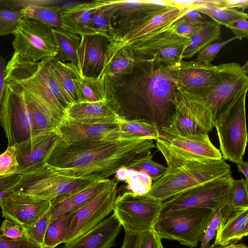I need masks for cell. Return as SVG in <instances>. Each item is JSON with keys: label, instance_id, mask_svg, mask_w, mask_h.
Listing matches in <instances>:
<instances>
[{"label": "cell", "instance_id": "obj_1", "mask_svg": "<svg viewBox=\"0 0 248 248\" xmlns=\"http://www.w3.org/2000/svg\"><path fill=\"white\" fill-rule=\"evenodd\" d=\"M176 66L140 60L122 76L105 77V99L118 119L151 124L160 132L175 111Z\"/></svg>", "mask_w": 248, "mask_h": 248}, {"label": "cell", "instance_id": "obj_2", "mask_svg": "<svg viewBox=\"0 0 248 248\" xmlns=\"http://www.w3.org/2000/svg\"><path fill=\"white\" fill-rule=\"evenodd\" d=\"M149 139L66 141L61 139L46 164L58 173L75 178L107 179L136 157L155 148Z\"/></svg>", "mask_w": 248, "mask_h": 248}, {"label": "cell", "instance_id": "obj_3", "mask_svg": "<svg viewBox=\"0 0 248 248\" xmlns=\"http://www.w3.org/2000/svg\"><path fill=\"white\" fill-rule=\"evenodd\" d=\"M49 59L36 62H27L14 53L5 65L4 81L20 85L61 121L65 108L72 103L53 77Z\"/></svg>", "mask_w": 248, "mask_h": 248}, {"label": "cell", "instance_id": "obj_4", "mask_svg": "<svg viewBox=\"0 0 248 248\" xmlns=\"http://www.w3.org/2000/svg\"><path fill=\"white\" fill-rule=\"evenodd\" d=\"M231 173L230 166L223 158L191 161L168 170L153 183L147 194L163 202L191 188Z\"/></svg>", "mask_w": 248, "mask_h": 248}, {"label": "cell", "instance_id": "obj_5", "mask_svg": "<svg viewBox=\"0 0 248 248\" xmlns=\"http://www.w3.org/2000/svg\"><path fill=\"white\" fill-rule=\"evenodd\" d=\"M16 187L27 194L56 203L99 181L62 175L46 164L42 168L21 174Z\"/></svg>", "mask_w": 248, "mask_h": 248}, {"label": "cell", "instance_id": "obj_6", "mask_svg": "<svg viewBox=\"0 0 248 248\" xmlns=\"http://www.w3.org/2000/svg\"><path fill=\"white\" fill-rule=\"evenodd\" d=\"M215 211L206 208L179 209L159 217L155 229L161 239L175 240L195 248L201 242Z\"/></svg>", "mask_w": 248, "mask_h": 248}, {"label": "cell", "instance_id": "obj_7", "mask_svg": "<svg viewBox=\"0 0 248 248\" xmlns=\"http://www.w3.org/2000/svg\"><path fill=\"white\" fill-rule=\"evenodd\" d=\"M246 93L232 102L215 121L222 158L236 164L243 160L248 142Z\"/></svg>", "mask_w": 248, "mask_h": 248}, {"label": "cell", "instance_id": "obj_8", "mask_svg": "<svg viewBox=\"0 0 248 248\" xmlns=\"http://www.w3.org/2000/svg\"><path fill=\"white\" fill-rule=\"evenodd\" d=\"M175 29L173 23L127 45L132 46L141 60L165 66H176L182 61L190 38L179 34Z\"/></svg>", "mask_w": 248, "mask_h": 248}, {"label": "cell", "instance_id": "obj_9", "mask_svg": "<svg viewBox=\"0 0 248 248\" xmlns=\"http://www.w3.org/2000/svg\"><path fill=\"white\" fill-rule=\"evenodd\" d=\"M219 79L210 88L197 94L190 93L211 113L215 122L220 114L232 102L247 93L248 76L236 62L217 65Z\"/></svg>", "mask_w": 248, "mask_h": 248}, {"label": "cell", "instance_id": "obj_10", "mask_svg": "<svg viewBox=\"0 0 248 248\" xmlns=\"http://www.w3.org/2000/svg\"><path fill=\"white\" fill-rule=\"evenodd\" d=\"M214 124L215 120L207 108L178 86L175 111L168 125L160 133L162 139L208 134Z\"/></svg>", "mask_w": 248, "mask_h": 248}, {"label": "cell", "instance_id": "obj_11", "mask_svg": "<svg viewBox=\"0 0 248 248\" xmlns=\"http://www.w3.org/2000/svg\"><path fill=\"white\" fill-rule=\"evenodd\" d=\"M161 205V201L147 194L125 191L116 197L113 214L124 232L139 234L155 227Z\"/></svg>", "mask_w": 248, "mask_h": 248}, {"label": "cell", "instance_id": "obj_12", "mask_svg": "<svg viewBox=\"0 0 248 248\" xmlns=\"http://www.w3.org/2000/svg\"><path fill=\"white\" fill-rule=\"evenodd\" d=\"M232 173L183 191L162 202L159 217L187 208H206L214 211L228 204Z\"/></svg>", "mask_w": 248, "mask_h": 248}, {"label": "cell", "instance_id": "obj_13", "mask_svg": "<svg viewBox=\"0 0 248 248\" xmlns=\"http://www.w3.org/2000/svg\"><path fill=\"white\" fill-rule=\"evenodd\" d=\"M0 124L12 146L32 137V121L24 91L20 85L5 82L0 108Z\"/></svg>", "mask_w": 248, "mask_h": 248}, {"label": "cell", "instance_id": "obj_14", "mask_svg": "<svg viewBox=\"0 0 248 248\" xmlns=\"http://www.w3.org/2000/svg\"><path fill=\"white\" fill-rule=\"evenodd\" d=\"M53 28L35 20L23 17L13 34L14 53L22 60L36 62L56 57L58 48Z\"/></svg>", "mask_w": 248, "mask_h": 248}, {"label": "cell", "instance_id": "obj_15", "mask_svg": "<svg viewBox=\"0 0 248 248\" xmlns=\"http://www.w3.org/2000/svg\"><path fill=\"white\" fill-rule=\"evenodd\" d=\"M156 145L165 159L168 170L191 161L222 158L208 134L160 138L156 140Z\"/></svg>", "mask_w": 248, "mask_h": 248}, {"label": "cell", "instance_id": "obj_16", "mask_svg": "<svg viewBox=\"0 0 248 248\" xmlns=\"http://www.w3.org/2000/svg\"><path fill=\"white\" fill-rule=\"evenodd\" d=\"M100 3L111 26L112 41L118 42L150 15L168 7L175 6L168 0H100Z\"/></svg>", "mask_w": 248, "mask_h": 248}, {"label": "cell", "instance_id": "obj_17", "mask_svg": "<svg viewBox=\"0 0 248 248\" xmlns=\"http://www.w3.org/2000/svg\"><path fill=\"white\" fill-rule=\"evenodd\" d=\"M118 181L112 183L88 203L72 213L64 244L88 232L112 211L118 193Z\"/></svg>", "mask_w": 248, "mask_h": 248}, {"label": "cell", "instance_id": "obj_18", "mask_svg": "<svg viewBox=\"0 0 248 248\" xmlns=\"http://www.w3.org/2000/svg\"><path fill=\"white\" fill-rule=\"evenodd\" d=\"M51 200L15 191L0 202L2 216L21 228L34 224L50 208Z\"/></svg>", "mask_w": 248, "mask_h": 248}, {"label": "cell", "instance_id": "obj_19", "mask_svg": "<svg viewBox=\"0 0 248 248\" xmlns=\"http://www.w3.org/2000/svg\"><path fill=\"white\" fill-rule=\"evenodd\" d=\"M61 139L57 131L43 133L14 145L17 151L18 173L24 174L43 167Z\"/></svg>", "mask_w": 248, "mask_h": 248}, {"label": "cell", "instance_id": "obj_20", "mask_svg": "<svg viewBox=\"0 0 248 248\" xmlns=\"http://www.w3.org/2000/svg\"><path fill=\"white\" fill-rule=\"evenodd\" d=\"M78 50V67L81 76L101 78L103 72L106 52L111 41L100 34L81 36Z\"/></svg>", "mask_w": 248, "mask_h": 248}, {"label": "cell", "instance_id": "obj_21", "mask_svg": "<svg viewBox=\"0 0 248 248\" xmlns=\"http://www.w3.org/2000/svg\"><path fill=\"white\" fill-rule=\"evenodd\" d=\"M179 86L193 94L203 92L219 79L217 65L205 64L193 61L181 62L176 67Z\"/></svg>", "mask_w": 248, "mask_h": 248}, {"label": "cell", "instance_id": "obj_22", "mask_svg": "<svg viewBox=\"0 0 248 248\" xmlns=\"http://www.w3.org/2000/svg\"><path fill=\"white\" fill-rule=\"evenodd\" d=\"M119 129L118 122L94 123L77 120L64 116L57 131L66 141L103 139L110 133Z\"/></svg>", "mask_w": 248, "mask_h": 248}, {"label": "cell", "instance_id": "obj_23", "mask_svg": "<svg viewBox=\"0 0 248 248\" xmlns=\"http://www.w3.org/2000/svg\"><path fill=\"white\" fill-rule=\"evenodd\" d=\"M122 225L112 214L93 228L61 248H111Z\"/></svg>", "mask_w": 248, "mask_h": 248}, {"label": "cell", "instance_id": "obj_24", "mask_svg": "<svg viewBox=\"0 0 248 248\" xmlns=\"http://www.w3.org/2000/svg\"><path fill=\"white\" fill-rule=\"evenodd\" d=\"M221 217L214 244L226 246L235 244L248 235V208L221 209Z\"/></svg>", "mask_w": 248, "mask_h": 248}, {"label": "cell", "instance_id": "obj_25", "mask_svg": "<svg viewBox=\"0 0 248 248\" xmlns=\"http://www.w3.org/2000/svg\"><path fill=\"white\" fill-rule=\"evenodd\" d=\"M188 9L170 6L157 11L137 24L119 41L129 45L140 38L173 24Z\"/></svg>", "mask_w": 248, "mask_h": 248}, {"label": "cell", "instance_id": "obj_26", "mask_svg": "<svg viewBox=\"0 0 248 248\" xmlns=\"http://www.w3.org/2000/svg\"><path fill=\"white\" fill-rule=\"evenodd\" d=\"M140 60L131 46L112 41L106 52L101 77L122 76L130 72Z\"/></svg>", "mask_w": 248, "mask_h": 248}, {"label": "cell", "instance_id": "obj_27", "mask_svg": "<svg viewBox=\"0 0 248 248\" xmlns=\"http://www.w3.org/2000/svg\"><path fill=\"white\" fill-rule=\"evenodd\" d=\"M64 116L94 123H114L118 117L106 99L97 102H78L65 109Z\"/></svg>", "mask_w": 248, "mask_h": 248}, {"label": "cell", "instance_id": "obj_28", "mask_svg": "<svg viewBox=\"0 0 248 248\" xmlns=\"http://www.w3.org/2000/svg\"><path fill=\"white\" fill-rule=\"evenodd\" d=\"M99 5V0H94L61 5L66 30L80 36L92 34L90 30L91 14Z\"/></svg>", "mask_w": 248, "mask_h": 248}, {"label": "cell", "instance_id": "obj_29", "mask_svg": "<svg viewBox=\"0 0 248 248\" xmlns=\"http://www.w3.org/2000/svg\"><path fill=\"white\" fill-rule=\"evenodd\" d=\"M113 180H99L91 186L78 191L56 203L50 207L51 217L54 218L72 213L81 208L109 186Z\"/></svg>", "mask_w": 248, "mask_h": 248}, {"label": "cell", "instance_id": "obj_30", "mask_svg": "<svg viewBox=\"0 0 248 248\" xmlns=\"http://www.w3.org/2000/svg\"><path fill=\"white\" fill-rule=\"evenodd\" d=\"M23 90L31 118L32 137L57 131L60 120L34 96Z\"/></svg>", "mask_w": 248, "mask_h": 248}, {"label": "cell", "instance_id": "obj_31", "mask_svg": "<svg viewBox=\"0 0 248 248\" xmlns=\"http://www.w3.org/2000/svg\"><path fill=\"white\" fill-rule=\"evenodd\" d=\"M49 66L54 79L72 104L78 102L74 82L75 79L81 76L78 65L61 62L55 57L49 59Z\"/></svg>", "mask_w": 248, "mask_h": 248}, {"label": "cell", "instance_id": "obj_32", "mask_svg": "<svg viewBox=\"0 0 248 248\" xmlns=\"http://www.w3.org/2000/svg\"><path fill=\"white\" fill-rule=\"evenodd\" d=\"M119 129L107 135L103 140H114L123 139L161 138L157 127L147 123L118 119Z\"/></svg>", "mask_w": 248, "mask_h": 248}, {"label": "cell", "instance_id": "obj_33", "mask_svg": "<svg viewBox=\"0 0 248 248\" xmlns=\"http://www.w3.org/2000/svg\"><path fill=\"white\" fill-rule=\"evenodd\" d=\"M24 17L32 19L53 28L66 30L61 6H29L21 9ZM67 31V30H66Z\"/></svg>", "mask_w": 248, "mask_h": 248}, {"label": "cell", "instance_id": "obj_34", "mask_svg": "<svg viewBox=\"0 0 248 248\" xmlns=\"http://www.w3.org/2000/svg\"><path fill=\"white\" fill-rule=\"evenodd\" d=\"M52 31L58 48L57 59L62 62L78 63V50L81 37L66 30L53 28Z\"/></svg>", "mask_w": 248, "mask_h": 248}, {"label": "cell", "instance_id": "obj_35", "mask_svg": "<svg viewBox=\"0 0 248 248\" xmlns=\"http://www.w3.org/2000/svg\"><path fill=\"white\" fill-rule=\"evenodd\" d=\"M221 25L209 21L199 32L193 36L182 55V59H190L214 41L220 40Z\"/></svg>", "mask_w": 248, "mask_h": 248}, {"label": "cell", "instance_id": "obj_36", "mask_svg": "<svg viewBox=\"0 0 248 248\" xmlns=\"http://www.w3.org/2000/svg\"><path fill=\"white\" fill-rule=\"evenodd\" d=\"M78 102H97L105 99V77L92 78L80 76L74 79Z\"/></svg>", "mask_w": 248, "mask_h": 248}, {"label": "cell", "instance_id": "obj_37", "mask_svg": "<svg viewBox=\"0 0 248 248\" xmlns=\"http://www.w3.org/2000/svg\"><path fill=\"white\" fill-rule=\"evenodd\" d=\"M72 213L50 218L44 238L45 248H56L65 243Z\"/></svg>", "mask_w": 248, "mask_h": 248}, {"label": "cell", "instance_id": "obj_38", "mask_svg": "<svg viewBox=\"0 0 248 248\" xmlns=\"http://www.w3.org/2000/svg\"><path fill=\"white\" fill-rule=\"evenodd\" d=\"M193 9L209 16L220 25L225 26L233 21L248 18L247 13L235 9H226L214 6H199Z\"/></svg>", "mask_w": 248, "mask_h": 248}, {"label": "cell", "instance_id": "obj_39", "mask_svg": "<svg viewBox=\"0 0 248 248\" xmlns=\"http://www.w3.org/2000/svg\"><path fill=\"white\" fill-rule=\"evenodd\" d=\"M152 158L151 154L140 155L132 159L125 167L128 170L143 171L155 182L166 173L168 168L155 162Z\"/></svg>", "mask_w": 248, "mask_h": 248}, {"label": "cell", "instance_id": "obj_40", "mask_svg": "<svg viewBox=\"0 0 248 248\" xmlns=\"http://www.w3.org/2000/svg\"><path fill=\"white\" fill-rule=\"evenodd\" d=\"M248 185L247 179L242 178L232 181L226 205L228 208L233 210L248 208Z\"/></svg>", "mask_w": 248, "mask_h": 248}, {"label": "cell", "instance_id": "obj_41", "mask_svg": "<svg viewBox=\"0 0 248 248\" xmlns=\"http://www.w3.org/2000/svg\"><path fill=\"white\" fill-rule=\"evenodd\" d=\"M50 217L49 208L32 225L21 228L24 236L35 243L41 248H45L44 238Z\"/></svg>", "mask_w": 248, "mask_h": 248}, {"label": "cell", "instance_id": "obj_42", "mask_svg": "<svg viewBox=\"0 0 248 248\" xmlns=\"http://www.w3.org/2000/svg\"><path fill=\"white\" fill-rule=\"evenodd\" d=\"M125 182L127 184V191L139 195L147 194L153 184V181L147 173L132 170H128Z\"/></svg>", "mask_w": 248, "mask_h": 248}, {"label": "cell", "instance_id": "obj_43", "mask_svg": "<svg viewBox=\"0 0 248 248\" xmlns=\"http://www.w3.org/2000/svg\"><path fill=\"white\" fill-rule=\"evenodd\" d=\"M90 30L92 34H100L112 41L111 26L101 5L100 0L99 6L93 11L91 14Z\"/></svg>", "mask_w": 248, "mask_h": 248}, {"label": "cell", "instance_id": "obj_44", "mask_svg": "<svg viewBox=\"0 0 248 248\" xmlns=\"http://www.w3.org/2000/svg\"><path fill=\"white\" fill-rule=\"evenodd\" d=\"M23 17L21 9H0V36L14 34Z\"/></svg>", "mask_w": 248, "mask_h": 248}, {"label": "cell", "instance_id": "obj_45", "mask_svg": "<svg viewBox=\"0 0 248 248\" xmlns=\"http://www.w3.org/2000/svg\"><path fill=\"white\" fill-rule=\"evenodd\" d=\"M18 166L16 146H8L0 155V177L18 173Z\"/></svg>", "mask_w": 248, "mask_h": 248}, {"label": "cell", "instance_id": "obj_46", "mask_svg": "<svg viewBox=\"0 0 248 248\" xmlns=\"http://www.w3.org/2000/svg\"><path fill=\"white\" fill-rule=\"evenodd\" d=\"M236 39L237 38L234 36L223 42L211 44L197 54L194 61L205 64H210L222 48Z\"/></svg>", "mask_w": 248, "mask_h": 248}, {"label": "cell", "instance_id": "obj_47", "mask_svg": "<svg viewBox=\"0 0 248 248\" xmlns=\"http://www.w3.org/2000/svg\"><path fill=\"white\" fill-rule=\"evenodd\" d=\"M221 209L216 210L206 227L201 241L200 248H207L211 241L215 237L221 217Z\"/></svg>", "mask_w": 248, "mask_h": 248}, {"label": "cell", "instance_id": "obj_48", "mask_svg": "<svg viewBox=\"0 0 248 248\" xmlns=\"http://www.w3.org/2000/svg\"><path fill=\"white\" fill-rule=\"evenodd\" d=\"M161 239L153 227L140 233L136 248H164Z\"/></svg>", "mask_w": 248, "mask_h": 248}, {"label": "cell", "instance_id": "obj_49", "mask_svg": "<svg viewBox=\"0 0 248 248\" xmlns=\"http://www.w3.org/2000/svg\"><path fill=\"white\" fill-rule=\"evenodd\" d=\"M21 177L19 173L0 177V202L16 190Z\"/></svg>", "mask_w": 248, "mask_h": 248}, {"label": "cell", "instance_id": "obj_50", "mask_svg": "<svg viewBox=\"0 0 248 248\" xmlns=\"http://www.w3.org/2000/svg\"><path fill=\"white\" fill-rule=\"evenodd\" d=\"M0 236L10 239H18L24 237L21 227L14 222L5 218L0 227Z\"/></svg>", "mask_w": 248, "mask_h": 248}, {"label": "cell", "instance_id": "obj_51", "mask_svg": "<svg viewBox=\"0 0 248 248\" xmlns=\"http://www.w3.org/2000/svg\"><path fill=\"white\" fill-rule=\"evenodd\" d=\"M208 21H202L200 22L181 23L175 24L176 31L179 34L191 38L201 30H202Z\"/></svg>", "mask_w": 248, "mask_h": 248}, {"label": "cell", "instance_id": "obj_52", "mask_svg": "<svg viewBox=\"0 0 248 248\" xmlns=\"http://www.w3.org/2000/svg\"><path fill=\"white\" fill-rule=\"evenodd\" d=\"M0 248H41L31 240L24 237L10 239L0 236Z\"/></svg>", "mask_w": 248, "mask_h": 248}, {"label": "cell", "instance_id": "obj_53", "mask_svg": "<svg viewBox=\"0 0 248 248\" xmlns=\"http://www.w3.org/2000/svg\"><path fill=\"white\" fill-rule=\"evenodd\" d=\"M239 40L248 37V22L247 19H240L232 22L226 26Z\"/></svg>", "mask_w": 248, "mask_h": 248}, {"label": "cell", "instance_id": "obj_54", "mask_svg": "<svg viewBox=\"0 0 248 248\" xmlns=\"http://www.w3.org/2000/svg\"><path fill=\"white\" fill-rule=\"evenodd\" d=\"M204 18L202 14L196 9L189 8L173 23L178 24L181 23L200 22L202 21Z\"/></svg>", "mask_w": 248, "mask_h": 248}, {"label": "cell", "instance_id": "obj_55", "mask_svg": "<svg viewBox=\"0 0 248 248\" xmlns=\"http://www.w3.org/2000/svg\"><path fill=\"white\" fill-rule=\"evenodd\" d=\"M216 6L226 9H240L243 11L248 7V0H218Z\"/></svg>", "mask_w": 248, "mask_h": 248}, {"label": "cell", "instance_id": "obj_56", "mask_svg": "<svg viewBox=\"0 0 248 248\" xmlns=\"http://www.w3.org/2000/svg\"><path fill=\"white\" fill-rule=\"evenodd\" d=\"M139 234H134L124 232V236L121 248H136Z\"/></svg>", "mask_w": 248, "mask_h": 248}, {"label": "cell", "instance_id": "obj_57", "mask_svg": "<svg viewBox=\"0 0 248 248\" xmlns=\"http://www.w3.org/2000/svg\"><path fill=\"white\" fill-rule=\"evenodd\" d=\"M6 59L0 56V108L4 93L5 87V68Z\"/></svg>", "mask_w": 248, "mask_h": 248}, {"label": "cell", "instance_id": "obj_58", "mask_svg": "<svg viewBox=\"0 0 248 248\" xmlns=\"http://www.w3.org/2000/svg\"><path fill=\"white\" fill-rule=\"evenodd\" d=\"M115 174V178L118 181H126L128 177V170L123 166L119 169Z\"/></svg>", "mask_w": 248, "mask_h": 248}, {"label": "cell", "instance_id": "obj_59", "mask_svg": "<svg viewBox=\"0 0 248 248\" xmlns=\"http://www.w3.org/2000/svg\"><path fill=\"white\" fill-rule=\"evenodd\" d=\"M237 167L239 172L243 174L245 176L246 179L248 180V163L247 161L243 160L237 163Z\"/></svg>", "mask_w": 248, "mask_h": 248}, {"label": "cell", "instance_id": "obj_60", "mask_svg": "<svg viewBox=\"0 0 248 248\" xmlns=\"http://www.w3.org/2000/svg\"><path fill=\"white\" fill-rule=\"evenodd\" d=\"M229 248H248L247 246L244 244H231L228 245Z\"/></svg>", "mask_w": 248, "mask_h": 248}, {"label": "cell", "instance_id": "obj_61", "mask_svg": "<svg viewBox=\"0 0 248 248\" xmlns=\"http://www.w3.org/2000/svg\"><path fill=\"white\" fill-rule=\"evenodd\" d=\"M207 248H229V246H223L214 243L213 245L209 246Z\"/></svg>", "mask_w": 248, "mask_h": 248}, {"label": "cell", "instance_id": "obj_62", "mask_svg": "<svg viewBox=\"0 0 248 248\" xmlns=\"http://www.w3.org/2000/svg\"><path fill=\"white\" fill-rule=\"evenodd\" d=\"M243 72L247 75L248 73V62H247L243 66H241Z\"/></svg>", "mask_w": 248, "mask_h": 248}]
</instances>
